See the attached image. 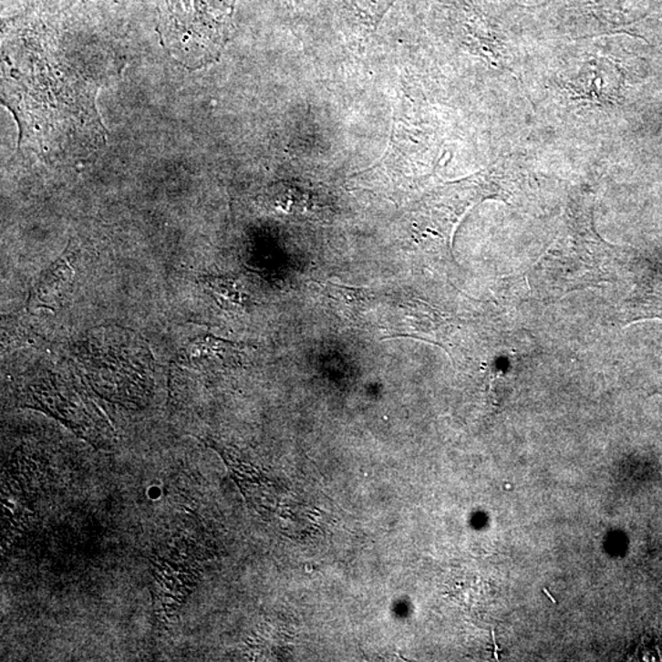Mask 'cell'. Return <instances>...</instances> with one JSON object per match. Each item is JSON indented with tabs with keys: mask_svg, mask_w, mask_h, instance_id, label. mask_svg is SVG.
<instances>
[{
	"mask_svg": "<svg viewBox=\"0 0 662 662\" xmlns=\"http://www.w3.org/2000/svg\"><path fill=\"white\" fill-rule=\"evenodd\" d=\"M77 252L70 247L58 261L53 263L32 288L28 308H47L51 311L62 307L63 301L70 294L76 275Z\"/></svg>",
	"mask_w": 662,
	"mask_h": 662,
	"instance_id": "cell-2",
	"label": "cell"
},
{
	"mask_svg": "<svg viewBox=\"0 0 662 662\" xmlns=\"http://www.w3.org/2000/svg\"><path fill=\"white\" fill-rule=\"evenodd\" d=\"M154 565L155 578H158L160 585V594H161V603L163 600L162 606L170 607V610H177L178 606L183 605L186 601L187 596L191 593V587H193V573L186 571L170 564L169 561L162 560L161 564H158L152 562Z\"/></svg>",
	"mask_w": 662,
	"mask_h": 662,
	"instance_id": "cell-4",
	"label": "cell"
},
{
	"mask_svg": "<svg viewBox=\"0 0 662 662\" xmlns=\"http://www.w3.org/2000/svg\"><path fill=\"white\" fill-rule=\"evenodd\" d=\"M242 345L216 339L212 336H199L181 350L173 365L177 373L212 375L233 369L243 361Z\"/></svg>",
	"mask_w": 662,
	"mask_h": 662,
	"instance_id": "cell-1",
	"label": "cell"
},
{
	"mask_svg": "<svg viewBox=\"0 0 662 662\" xmlns=\"http://www.w3.org/2000/svg\"><path fill=\"white\" fill-rule=\"evenodd\" d=\"M322 288V294L331 301V307L336 309L340 318L350 322H361L376 302V294L365 288L348 287L333 283H316Z\"/></svg>",
	"mask_w": 662,
	"mask_h": 662,
	"instance_id": "cell-3",
	"label": "cell"
},
{
	"mask_svg": "<svg viewBox=\"0 0 662 662\" xmlns=\"http://www.w3.org/2000/svg\"><path fill=\"white\" fill-rule=\"evenodd\" d=\"M206 286L212 291L213 296L220 301V304L243 305L245 295L238 290L236 281L223 279V277H208L204 281Z\"/></svg>",
	"mask_w": 662,
	"mask_h": 662,
	"instance_id": "cell-5",
	"label": "cell"
}]
</instances>
